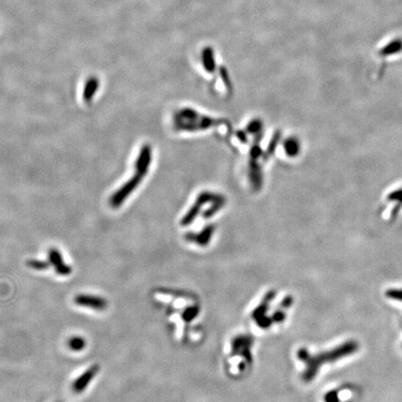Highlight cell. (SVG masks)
Here are the masks:
<instances>
[{
  "label": "cell",
  "instance_id": "6da1fadb",
  "mask_svg": "<svg viewBox=\"0 0 402 402\" xmlns=\"http://www.w3.org/2000/svg\"><path fill=\"white\" fill-rule=\"evenodd\" d=\"M143 179V175L137 173L135 176L130 179L126 184H123L120 189L117 190L114 195L110 198V205L111 207L118 208L122 205V203L126 199L129 195L132 194L134 190L137 188L139 184Z\"/></svg>",
  "mask_w": 402,
  "mask_h": 402
},
{
  "label": "cell",
  "instance_id": "52a82bcc",
  "mask_svg": "<svg viewBox=\"0 0 402 402\" xmlns=\"http://www.w3.org/2000/svg\"><path fill=\"white\" fill-rule=\"evenodd\" d=\"M86 340L81 336H73L68 341V346L74 352H81L86 347Z\"/></svg>",
  "mask_w": 402,
  "mask_h": 402
},
{
  "label": "cell",
  "instance_id": "ba28073f",
  "mask_svg": "<svg viewBox=\"0 0 402 402\" xmlns=\"http://www.w3.org/2000/svg\"><path fill=\"white\" fill-rule=\"evenodd\" d=\"M203 63L205 68L208 71H213L214 69V61H213V52L211 48H206L203 52Z\"/></svg>",
  "mask_w": 402,
  "mask_h": 402
},
{
  "label": "cell",
  "instance_id": "8992f818",
  "mask_svg": "<svg viewBox=\"0 0 402 402\" xmlns=\"http://www.w3.org/2000/svg\"><path fill=\"white\" fill-rule=\"evenodd\" d=\"M99 85H100V82L96 76H92L87 81L86 85L84 87V92H83V100L86 103L92 102V98L98 91Z\"/></svg>",
  "mask_w": 402,
  "mask_h": 402
},
{
  "label": "cell",
  "instance_id": "277c9868",
  "mask_svg": "<svg viewBox=\"0 0 402 402\" xmlns=\"http://www.w3.org/2000/svg\"><path fill=\"white\" fill-rule=\"evenodd\" d=\"M49 262L53 265L55 272L59 276H69L72 273V267L63 262L62 253L55 248H52L49 251Z\"/></svg>",
  "mask_w": 402,
  "mask_h": 402
},
{
  "label": "cell",
  "instance_id": "30bf717a",
  "mask_svg": "<svg viewBox=\"0 0 402 402\" xmlns=\"http://www.w3.org/2000/svg\"><path fill=\"white\" fill-rule=\"evenodd\" d=\"M401 43H398V42H394L393 44H390V46L386 47L385 50H384V52H385V54H387V53H393L394 52V50L395 51H398L399 49H401Z\"/></svg>",
  "mask_w": 402,
  "mask_h": 402
},
{
  "label": "cell",
  "instance_id": "9c48e42d",
  "mask_svg": "<svg viewBox=\"0 0 402 402\" xmlns=\"http://www.w3.org/2000/svg\"><path fill=\"white\" fill-rule=\"evenodd\" d=\"M26 264L29 267H31L34 270H47L50 267V262L47 261H41V260H28L26 262Z\"/></svg>",
  "mask_w": 402,
  "mask_h": 402
},
{
  "label": "cell",
  "instance_id": "8fae6325",
  "mask_svg": "<svg viewBox=\"0 0 402 402\" xmlns=\"http://www.w3.org/2000/svg\"><path fill=\"white\" fill-rule=\"evenodd\" d=\"M389 297L393 299H396V300H400L402 301V292L401 291H391L386 293Z\"/></svg>",
  "mask_w": 402,
  "mask_h": 402
},
{
  "label": "cell",
  "instance_id": "7a4b0ae2",
  "mask_svg": "<svg viewBox=\"0 0 402 402\" xmlns=\"http://www.w3.org/2000/svg\"><path fill=\"white\" fill-rule=\"evenodd\" d=\"M75 305L93 310L103 311L107 307L106 299L92 294H77L74 298Z\"/></svg>",
  "mask_w": 402,
  "mask_h": 402
},
{
  "label": "cell",
  "instance_id": "5b68a950",
  "mask_svg": "<svg viewBox=\"0 0 402 402\" xmlns=\"http://www.w3.org/2000/svg\"><path fill=\"white\" fill-rule=\"evenodd\" d=\"M150 161H151V148L148 145H145L141 150L138 158L135 163V169L137 173L144 176V174L147 173L148 167L150 166Z\"/></svg>",
  "mask_w": 402,
  "mask_h": 402
},
{
  "label": "cell",
  "instance_id": "3957f363",
  "mask_svg": "<svg viewBox=\"0 0 402 402\" xmlns=\"http://www.w3.org/2000/svg\"><path fill=\"white\" fill-rule=\"evenodd\" d=\"M100 372V365L99 364H93L92 366L87 369L86 371L81 374L72 384V390L75 394L82 393L83 391L86 390L88 385H90L92 382V380L95 378V376Z\"/></svg>",
  "mask_w": 402,
  "mask_h": 402
}]
</instances>
